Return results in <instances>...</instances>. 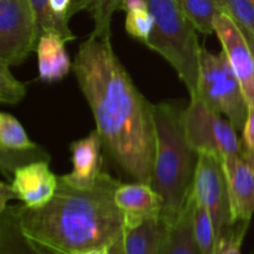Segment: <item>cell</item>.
Segmentation results:
<instances>
[{"label":"cell","instance_id":"1","mask_svg":"<svg viewBox=\"0 0 254 254\" xmlns=\"http://www.w3.org/2000/svg\"><path fill=\"white\" fill-rule=\"evenodd\" d=\"M72 71L112 160L134 181L150 184L156 150L155 104L136 88L111 40L89 35L79 45Z\"/></svg>","mask_w":254,"mask_h":254},{"label":"cell","instance_id":"2","mask_svg":"<svg viewBox=\"0 0 254 254\" xmlns=\"http://www.w3.org/2000/svg\"><path fill=\"white\" fill-rule=\"evenodd\" d=\"M121 184L102 173L92 188H76L59 176V188L49 203L39 208L20 206L22 228L62 254L112 247L126 228V215L114 200Z\"/></svg>","mask_w":254,"mask_h":254},{"label":"cell","instance_id":"3","mask_svg":"<svg viewBox=\"0 0 254 254\" xmlns=\"http://www.w3.org/2000/svg\"><path fill=\"white\" fill-rule=\"evenodd\" d=\"M156 150L150 185L163 200L161 218L171 225L185 208L198 153L186 136L184 109L171 102L155 104Z\"/></svg>","mask_w":254,"mask_h":254},{"label":"cell","instance_id":"4","mask_svg":"<svg viewBox=\"0 0 254 254\" xmlns=\"http://www.w3.org/2000/svg\"><path fill=\"white\" fill-rule=\"evenodd\" d=\"M153 15L154 30L145 46L171 64L190 97L197 92L200 52L197 30L176 0H144Z\"/></svg>","mask_w":254,"mask_h":254},{"label":"cell","instance_id":"5","mask_svg":"<svg viewBox=\"0 0 254 254\" xmlns=\"http://www.w3.org/2000/svg\"><path fill=\"white\" fill-rule=\"evenodd\" d=\"M195 96L228 119L237 131L243 130L250 113V106L242 86L223 51L221 54H212L205 47L201 49L197 92Z\"/></svg>","mask_w":254,"mask_h":254},{"label":"cell","instance_id":"6","mask_svg":"<svg viewBox=\"0 0 254 254\" xmlns=\"http://www.w3.org/2000/svg\"><path fill=\"white\" fill-rule=\"evenodd\" d=\"M184 123L186 136L198 154H211L221 160L245 156L237 129L198 97H190V103L184 108Z\"/></svg>","mask_w":254,"mask_h":254},{"label":"cell","instance_id":"7","mask_svg":"<svg viewBox=\"0 0 254 254\" xmlns=\"http://www.w3.org/2000/svg\"><path fill=\"white\" fill-rule=\"evenodd\" d=\"M192 195L211 215L217 235V252L226 245L236 225L231 215L227 184L222 161L211 154H198L193 179Z\"/></svg>","mask_w":254,"mask_h":254},{"label":"cell","instance_id":"8","mask_svg":"<svg viewBox=\"0 0 254 254\" xmlns=\"http://www.w3.org/2000/svg\"><path fill=\"white\" fill-rule=\"evenodd\" d=\"M37 41L29 0H0V62L10 67L22 64Z\"/></svg>","mask_w":254,"mask_h":254},{"label":"cell","instance_id":"9","mask_svg":"<svg viewBox=\"0 0 254 254\" xmlns=\"http://www.w3.org/2000/svg\"><path fill=\"white\" fill-rule=\"evenodd\" d=\"M213 26L222 45V51L242 86L248 106L250 108L254 107V60L245 35L225 12H221L216 17Z\"/></svg>","mask_w":254,"mask_h":254},{"label":"cell","instance_id":"10","mask_svg":"<svg viewBox=\"0 0 254 254\" xmlns=\"http://www.w3.org/2000/svg\"><path fill=\"white\" fill-rule=\"evenodd\" d=\"M50 161L39 160L20 166L11 176L12 192L25 207L39 208L52 200L59 188V176L49 165Z\"/></svg>","mask_w":254,"mask_h":254},{"label":"cell","instance_id":"11","mask_svg":"<svg viewBox=\"0 0 254 254\" xmlns=\"http://www.w3.org/2000/svg\"><path fill=\"white\" fill-rule=\"evenodd\" d=\"M233 223H250L254 213V165L245 156L222 159Z\"/></svg>","mask_w":254,"mask_h":254},{"label":"cell","instance_id":"12","mask_svg":"<svg viewBox=\"0 0 254 254\" xmlns=\"http://www.w3.org/2000/svg\"><path fill=\"white\" fill-rule=\"evenodd\" d=\"M103 141L97 129L84 138L69 144L72 171L61 176L62 180L76 188H92L102 175V149Z\"/></svg>","mask_w":254,"mask_h":254},{"label":"cell","instance_id":"13","mask_svg":"<svg viewBox=\"0 0 254 254\" xmlns=\"http://www.w3.org/2000/svg\"><path fill=\"white\" fill-rule=\"evenodd\" d=\"M168 223L159 216L126 223L123 235L111 247L112 254H160Z\"/></svg>","mask_w":254,"mask_h":254},{"label":"cell","instance_id":"14","mask_svg":"<svg viewBox=\"0 0 254 254\" xmlns=\"http://www.w3.org/2000/svg\"><path fill=\"white\" fill-rule=\"evenodd\" d=\"M117 206L126 215V223L150 217H161L163 200L150 184H121L114 195Z\"/></svg>","mask_w":254,"mask_h":254},{"label":"cell","instance_id":"15","mask_svg":"<svg viewBox=\"0 0 254 254\" xmlns=\"http://www.w3.org/2000/svg\"><path fill=\"white\" fill-rule=\"evenodd\" d=\"M19 211L20 206H7L0 212V254H62L30 237Z\"/></svg>","mask_w":254,"mask_h":254},{"label":"cell","instance_id":"16","mask_svg":"<svg viewBox=\"0 0 254 254\" xmlns=\"http://www.w3.org/2000/svg\"><path fill=\"white\" fill-rule=\"evenodd\" d=\"M64 45L66 41L54 32L44 34L39 39L35 51L37 55V69L41 81L49 83L61 81L72 69L73 64H71Z\"/></svg>","mask_w":254,"mask_h":254},{"label":"cell","instance_id":"17","mask_svg":"<svg viewBox=\"0 0 254 254\" xmlns=\"http://www.w3.org/2000/svg\"><path fill=\"white\" fill-rule=\"evenodd\" d=\"M195 197L191 192L181 215L168 226L160 254H201L195 237Z\"/></svg>","mask_w":254,"mask_h":254},{"label":"cell","instance_id":"18","mask_svg":"<svg viewBox=\"0 0 254 254\" xmlns=\"http://www.w3.org/2000/svg\"><path fill=\"white\" fill-rule=\"evenodd\" d=\"M126 0H72L67 17L71 19L79 11H87L93 20L92 36L111 40L112 19L119 10H124Z\"/></svg>","mask_w":254,"mask_h":254},{"label":"cell","instance_id":"19","mask_svg":"<svg viewBox=\"0 0 254 254\" xmlns=\"http://www.w3.org/2000/svg\"><path fill=\"white\" fill-rule=\"evenodd\" d=\"M29 1L34 12L37 40L47 32L60 35L66 42L73 41L76 39L68 26L69 20L64 15L57 14L52 9L50 0H29Z\"/></svg>","mask_w":254,"mask_h":254},{"label":"cell","instance_id":"20","mask_svg":"<svg viewBox=\"0 0 254 254\" xmlns=\"http://www.w3.org/2000/svg\"><path fill=\"white\" fill-rule=\"evenodd\" d=\"M197 32L211 35L215 32V19L222 12L217 0H176Z\"/></svg>","mask_w":254,"mask_h":254},{"label":"cell","instance_id":"21","mask_svg":"<svg viewBox=\"0 0 254 254\" xmlns=\"http://www.w3.org/2000/svg\"><path fill=\"white\" fill-rule=\"evenodd\" d=\"M29 138L22 124L12 114L0 113V149L11 151L31 150L37 148Z\"/></svg>","mask_w":254,"mask_h":254},{"label":"cell","instance_id":"22","mask_svg":"<svg viewBox=\"0 0 254 254\" xmlns=\"http://www.w3.org/2000/svg\"><path fill=\"white\" fill-rule=\"evenodd\" d=\"M193 228L201 254H217V235L212 217L208 211L197 202L195 203Z\"/></svg>","mask_w":254,"mask_h":254},{"label":"cell","instance_id":"23","mask_svg":"<svg viewBox=\"0 0 254 254\" xmlns=\"http://www.w3.org/2000/svg\"><path fill=\"white\" fill-rule=\"evenodd\" d=\"M50 159H51V156L41 146L24 151H11L0 149V169H1L2 176L7 181H10V174L12 176L14 171L20 166L27 165V164L39 160L50 161Z\"/></svg>","mask_w":254,"mask_h":254},{"label":"cell","instance_id":"24","mask_svg":"<svg viewBox=\"0 0 254 254\" xmlns=\"http://www.w3.org/2000/svg\"><path fill=\"white\" fill-rule=\"evenodd\" d=\"M154 25H155L154 17L146 5L145 6L130 7L127 10L126 30L133 39L145 44L153 34Z\"/></svg>","mask_w":254,"mask_h":254},{"label":"cell","instance_id":"25","mask_svg":"<svg viewBox=\"0 0 254 254\" xmlns=\"http://www.w3.org/2000/svg\"><path fill=\"white\" fill-rule=\"evenodd\" d=\"M222 12L254 34V0H217Z\"/></svg>","mask_w":254,"mask_h":254},{"label":"cell","instance_id":"26","mask_svg":"<svg viewBox=\"0 0 254 254\" xmlns=\"http://www.w3.org/2000/svg\"><path fill=\"white\" fill-rule=\"evenodd\" d=\"M26 96V86L12 74L9 64L0 62V102L16 104Z\"/></svg>","mask_w":254,"mask_h":254},{"label":"cell","instance_id":"27","mask_svg":"<svg viewBox=\"0 0 254 254\" xmlns=\"http://www.w3.org/2000/svg\"><path fill=\"white\" fill-rule=\"evenodd\" d=\"M248 227H250V223H237L230 240L218 251L217 254H242V252H241V250H242V242L245 240V236L247 233Z\"/></svg>","mask_w":254,"mask_h":254},{"label":"cell","instance_id":"28","mask_svg":"<svg viewBox=\"0 0 254 254\" xmlns=\"http://www.w3.org/2000/svg\"><path fill=\"white\" fill-rule=\"evenodd\" d=\"M242 144L245 158L254 165V107H251L247 122L242 130Z\"/></svg>","mask_w":254,"mask_h":254},{"label":"cell","instance_id":"29","mask_svg":"<svg viewBox=\"0 0 254 254\" xmlns=\"http://www.w3.org/2000/svg\"><path fill=\"white\" fill-rule=\"evenodd\" d=\"M15 198L14 192H12V189L10 183H6V181H1L0 183V212L4 211L5 208L7 207V202L10 200Z\"/></svg>","mask_w":254,"mask_h":254},{"label":"cell","instance_id":"30","mask_svg":"<svg viewBox=\"0 0 254 254\" xmlns=\"http://www.w3.org/2000/svg\"><path fill=\"white\" fill-rule=\"evenodd\" d=\"M72 0H50V4H51L52 9L60 15H64L67 16V12H68L69 6H71ZM68 19V17H67ZM69 20V19H68Z\"/></svg>","mask_w":254,"mask_h":254},{"label":"cell","instance_id":"31","mask_svg":"<svg viewBox=\"0 0 254 254\" xmlns=\"http://www.w3.org/2000/svg\"><path fill=\"white\" fill-rule=\"evenodd\" d=\"M241 29V31H242V34L245 35L246 37V41H247L248 46H250L251 51H252V55H253V60H254V34L253 32H251L250 30L245 29V27L242 26H238Z\"/></svg>","mask_w":254,"mask_h":254},{"label":"cell","instance_id":"32","mask_svg":"<svg viewBox=\"0 0 254 254\" xmlns=\"http://www.w3.org/2000/svg\"><path fill=\"white\" fill-rule=\"evenodd\" d=\"M73 254H112V253H111V247H101V248H93V250L83 251V252H78Z\"/></svg>","mask_w":254,"mask_h":254}]
</instances>
